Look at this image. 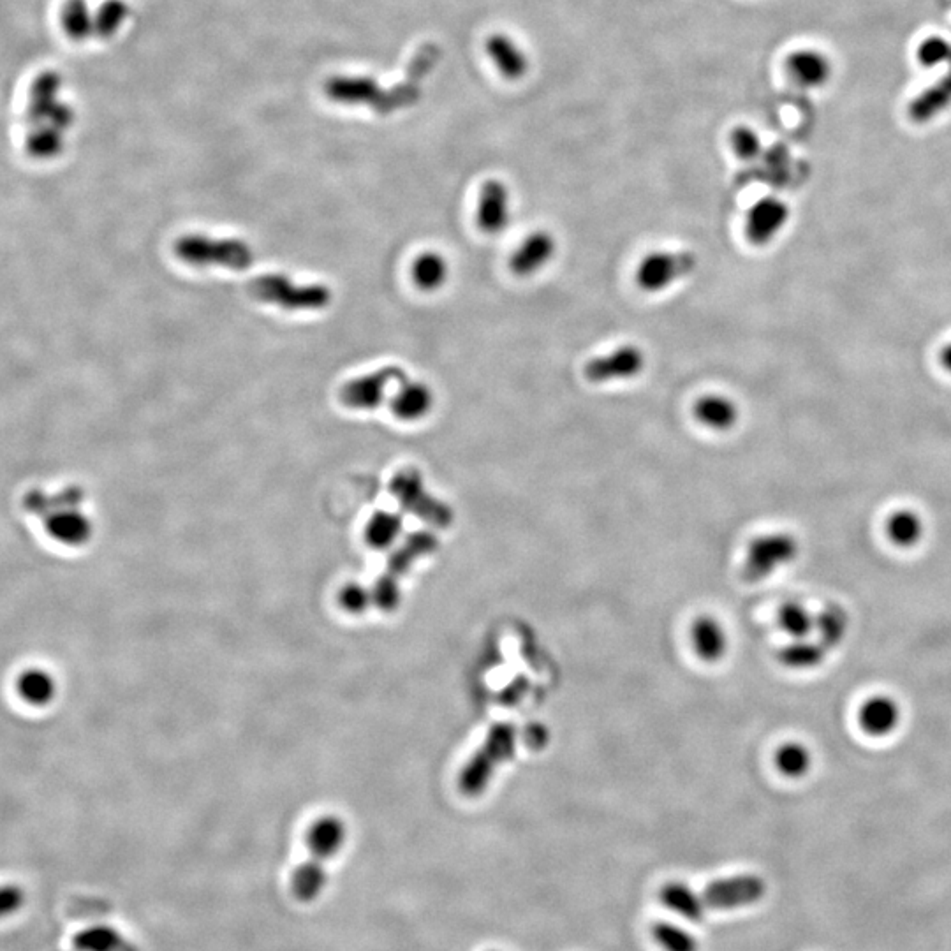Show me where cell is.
I'll return each instance as SVG.
<instances>
[{
    "label": "cell",
    "instance_id": "obj_11",
    "mask_svg": "<svg viewBox=\"0 0 951 951\" xmlns=\"http://www.w3.org/2000/svg\"><path fill=\"white\" fill-rule=\"evenodd\" d=\"M406 379V372L399 367H384L344 384L340 388V402L354 411H372L383 404L391 383H402Z\"/></svg>",
    "mask_w": 951,
    "mask_h": 951
},
{
    "label": "cell",
    "instance_id": "obj_1",
    "mask_svg": "<svg viewBox=\"0 0 951 951\" xmlns=\"http://www.w3.org/2000/svg\"><path fill=\"white\" fill-rule=\"evenodd\" d=\"M346 839L347 826L339 816L328 814L312 823L307 835L309 858L295 870L291 879V890L296 899L309 904L323 893L326 886V862L339 855Z\"/></svg>",
    "mask_w": 951,
    "mask_h": 951
},
{
    "label": "cell",
    "instance_id": "obj_2",
    "mask_svg": "<svg viewBox=\"0 0 951 951\" xmlns=\"http://www.w3.org/2000/svg\"><path fill=\"white\" fill-rule=\"evenodd\" d=\"M83 494L80 490H67L57 497L32 494L27 499V508L45 518L46 532L55 541L66 546H83L94 534L90 518L80 511Z\"/></svg>",
    "mask_w": 951,
    "mask_h": 951
},
{
    "label": "cell",
    "instance_id": "obj_33",
    "mask_svg": "<svg viewBox=\"0 0 951 951\" xmlns=\"http://www.w3.org/2000/svg\"><path fill=\"white\" fill-rule=\"evenodd\" d=\"M652 936L664 951H700L696 937L673 923L659 922L652 925Z\"/></svg>",
    "mask_w": 951,
    "mask_h": 951
},
{
    "label": "cell",
    "instance_id": "obj_31",
    "mask_svg": "<svg viewBox=\"0 0 951 951\" xmlns=\"http://www.w3.org/2000/svg\"><path fill=\"white\" fill-rule=\"evenodd\" d=\"M775 767L788 779H802L812 768V754L800 742H786L775 752Z\"/></svg>",
    "mask_w": 951,
    "mask_h": 951
},
{
    "label": "cell",
    "instance_id": "obj_16",
    "mask_svg": "<svg viewBox=\"0 0 951 951\" xmlns=\"http://www.w3.org/2000/svg\"><path fill=\"white\" fill-rule=\"evenodd\" d=\"M900 717L899 703L890 696L879 694L863 703L858 712V723L870 737L881 738L892 735L899 728Z\"/></svg>",
    "mask_w": 951,
    "mask_h": 951
},
{
    "label": "cell",
    "instance_id": "obj_15",
    "mask_svg": "<svg viewBox=\"0 0 951 951\" xmlns=\"http://www.w3.org/2000/svg\"><path fill=\"white\" fill-rule=\"evenodd\" d=\"M555 238L548 231H536L527 236L509 259V270L517 277H531L541 272L555 256Z\"/></svg>",
    "mask_w": 951,
    "mask_h": 951
},
{
    "label": "cell",
    "instance_id": "obj_14",
    "mask_svg": "<svg viewBox=\"0 0 951 951\" xmlns=\"http://www.w3.org/2000/svg\"><path fill=\"white\" fill-rule=\"evenodd\" d=\"M478 228L487 235H499L508 229L511 219L508 187L501 180H487L478 201Z\"/></svg>",
    "mask_w": 951,
    "mask_h": 951
},
{
    "label": "cell",
    "instance_id": "obj_38",
    "mask_svg": "<svg viewBox=\"0 0 951 951\" xmlns=\"http://www.w3.org/2000/svg\"><path fill=\"white\" fill-rule=\"evenodd\" d=\"M25 904L22 886L0 885V918L15 915Z\"/></svg>",
    "mask_w": 951,
    "mask_h": 951
},
{
    "label": "cell",
    "instance_id": "obj_37",
    "mask_svg": "<svg viewBox=\"0 0 951 951\" xmlns=\"http://www.w3.org/2000/svg\"><path fill=\"white\" fill-rule=\"evenodd\" d=\"M731 145L735 154L744 161H752L761 154V140L751 127H737L731 134Z\"/></svg>",
    "mask_w": 951,
    "mask_h": 951
},
{
    "label": "cell",
    "instance_id": "obj_28",
    "mask_svg": "<svg viewBox=\"0 0 951 951\" xmlns=\"http://www.w3.org/2000/svg\"><path fill=\"white\" fill-rule=\"evenodd\" d=\"M886 534L893 545L899 548H913L922 541L925 534V524L922 518L911 509H900L888 518Z\"/></svg>",
    "mask_w": 951,
    "mask_h": 951
},
{
    "label": "cell",
    "instance_id": "obj_34",
    "mask_svg": "<svg viewBox=\"0 0 951 951\" xmlns=\"http://www.w3.org/2000/svg\"><path fill=\"white\" fill-rule=\"evenodd\" d=\"M339 603L346 612L354 613V615L367 612L370 605L374 606L372 592L358 583H347L346 587H342Z\"/></svg>",
    "mask_w": 951,
    "mask_h": 951
},
{
    "label": "cell",
    "instance_id": "obj_5",
    "mask_svg": "<svg viewBox=\"0 0 951 951\" xmlns=\"http://www.w3.org/2000/svg\"><path fill=\"white\" fill-rule=\"evenodd\" d=\"M247 291L256 302L275 305L288 312H314L325 309L332 302V291L325 284H302L281 273H266L254 277Z\"/></svg>",
    "mask_w": 951,
    "mask_h": 951
},
{
    "label": "cell",
    "instance_id": "obj_7",
    "mask_svg": "<svg viewBox=\"0 0 951 951\" xmlns=\"http://www.w3.org/2000/svg\"><path fill=\"white\" fill-rule=\"evenodd\" d=\"M390 490L400 508L420 518L425 524L432 525L435 529H448L453 524V509L428 492L418 469L409 467L397 472L391 480Z\"/></svg>",
    "mask_w": 951,
    "mask_h": 951
},
{
    "label": "cell",
    "instance_id": "obj_27",
    "mask_svg": "<svg viewBox=\"0 0 951 951\" xmlns=\"http://www.w3.org/2000/svg\"><path fill=\"white\" fill-rule=\"evenodd\" d=\"M411 275L421 291H437L448 281L450 266L439 252H423L414 259Z\"/></svg>",
    "mask_w": 951,
    "mask_h": 951
},
{
    "label": "cell",
    "instance_id": "obj_9",
    "mask_svg": "<svg viewBox=\"0 0 951 951\" xmlns=\"http://www.w3.org/2000/svg\"><path fill=\"white\" fill-rule=\"evenodd\" d=\"M696 265L698 259L691 251L652 252L638 265L636 284L647 293H657L691 275Z\"/></svg>",
    "mask_w": 951,
    "mask_h": 951
},
{
    "label": "cell",
    "instance_id": "obj_29",
    "mask_svg": "<svg viewBox=\"0 0 951 951\" xmlns=\"http://www.w3.org/2000/svg\"><path fill=\"white\" fill-rule=\"evenodd\" d=\"M402 529H404V522L399 513L377 511L365 527V541L376 550H386L397 543Z\"/></svg>",
    "mask_w": 951,
    "mask_h": 951
},
{
    "label": "cell",
    "instance_id": "obj_4",
    "mask_svg": "<svg viewBox=\"0 0 951 951\" xmlns=\"http://www.w3.org/2000/svg\"><path fill=\"white\" fill-rule=\"evenodd\" d=\"M437 548H439V539L434 532L416 531L411 532L402 541V545L391 552L386 568L377 578L376 585L370 590L377 610L391 613L399 608L400 598H402L400 583L411 571L414 562L434 553Z\"/></svg>",
    "mask_w": 951,
    "mask_h": 951
},
{
    "label": "cell",
    "instance_id": "obj_26",
    "mask_svg": "<svg viewBox=\"0 0 951 951\" xmlns=\"http://www.w3.org/2000/svg\"><path fill=\"white\" fill-rule=\"evenodd\" d=\"M849 626L848 612L841 605H828L816 615L814 633H818V640L826 649L834 650L846 640Z\"/></svg>",
    "mask_w": 951,
    "mask_h": 951
},
{
    "label": "cell",
    "instance_id": "obj_19",
    "mask_svg": "<svg viewBox=\"0 0 951 951\" xmlns=\"http://www.w3.org/2000/svg\"><path fill=\"white\" fill-rule=\"evenodd\" d=\"M691 642L700 659L707 663H716L728 650V636L717 619L710 615H701L691 626Z\"/></svg>",
    "mask_w": 951,
    "mask_h": 951
},
{
    "label": "cell",
    "instance_id": "obj_25",
    "mask_svg": "<svg viewBox=\"0 0 951 951\" xmlns=\"http://www.w3.org/2000/svg\"><path fill=\"white\" fill-rule=\"evenodd\" d=\"M951 64V62H950ZM951 104V67L939 82L922 92L909 106V117L915 122H929Z\"/></svg>",
    "mask_w": 951,
    "mask_h": 951
},
{
    "label": "cell",
    "instance_id": "obj_6",
    "mask_svg": "<svg viewBox=\"0 0 951 951\" xmlns=\"http://www.w3.org/2000/svg\"><path fill=\"white\" fill-rule=\"evenodd\" d=\"M173 251L185 265L196 268L222 266L244 272L254 263L251 245L240 238H212L205 235H184L178 238Z\"/></svg>",
    "mask_w": 951,
    "mask_h": 951
},
{
    "label": "cell",
    "instance_id": "obj_24",
    "mask_svg": "<svg viewBox=\"0 0 951 951\" xmlns=\"http://www.w3.org/2000/svg\"><path fill=\"white\" fill-rule=\"evenodd\" d=\"M828 652L830 650L826 649L819 640L811 642L809 638H800L784 645L779 650V663L789 670H816L825 663Z\"/></svg>",
    "mask_w": 951,
    "mask_h": 951
},
{
    "label": "cell",
    "instance_id": "obj_8",
    "mask_svg": "<svg viewBox=\"0 0 951 951\" xmlns=\"http://www.w3.org/2000/svg\"><path fill=\"white\" fill-rule=\"evenodd\" d=\"M798 557V541L786 532L765 534L752 539L744 562V578L747 582H761L777 569L788 566Z\"/></svg>",
    "mask_w": 951,
    "mask_h": 951
},
{
    "label": "cell",
    "instance_id": "obj_17",
    "mask_svg": "<svg viewBox=\"0 0 951 951\" xmlns=\"http://www.w3.org/2000/svg\"><path fill=\"white\" fill-rule=\"evenodd\" d=\"M487 53L506 80L517 82L529 71L527 55L508 34H492L488 37Z\"/></svg>",
    "mask_w": 951,
    "mask_h": 951
},
{
    "label": "cell",
    "instance_id": "obj_18",
    "mask_svg": "<svg viewBox=\"0 0 951 951\" xmlns=\"http://www.w3.org/2000/svg\"><path fill=\"white\" fill-rule=\"evenodd\" d=\"M434 407V391L420 381H402L395 399L391 400V411L402 421H418L425 418Z\"/></svg>",
    "mask_w": 951,
    "mask_h": 951
},
{
    "label": "cell",
    "instance_id": "obj_39",
    "mask_svg": "<svg viewBox=\"0 0 951 951\" xmlns=\"http://www.w3.org/2000/svg\"><path fill=\"white\" fill-rule=\"evenodd\" d=\"M124 18H126V6L122 2H117V0H111L108 4H104L103 9H101L99 29L106 36H110L111 32H115L118 25L124 22Z\"/></svg>",
    "mask_w": 951,
    "mask_h": 951
},
{
    "label": "cell",
    "instance_id": "obj_13",
    "mask_svg": "<svg viewBox=\"0 0 951 951\" xmlns=\"http://www.w3.org/2000/svg\"><path fill=\"white\" fill-rule=\"evenodd\" d=\"M789 219V208L784 201L767 196L752 205L747 221L745 233L752 245H767L781 233Z\"/></svg>",
    "mask_w": 951,
    "mask_h": 951
},
{
    "label": "cell",
    "instance_id": "obj_22",
    "mask_svg": "<svg viewBox=\"0 0 951 951\" xmlns=\"http://www.w3.org/2000/svg\"><path fill=\"white\" fill-rule=\"evenodd\" d=\"M659 897H661L664 907H668L670 911L686 918L689 922L698 923L705 918V911H707L705 902L686 883L673 881V883L664 885Z\"/></svg>",
    "mask_w": 951,
    "mask_h": 951
},
{
    "label": "cell",
    "instance_id": "obj_32",
    "mask_svg": "<svg viewBox=\"0 0 951 951\" xmlns=\"http://www.w3.org/2000/svg\"><path fill=\"white\" fill-rule=\"evenodd\" d=\"M126 944L111 927H90L74 937L76 951H122Z\"/></svg>",
    "mask_w": 951,
    "mask_h": 951
},
{
    "label": "cell",
    "instance_id": "obj_30",
    "mask_svg": "<svg viewBox=\"0 0 951 951\" xmlns=\"http://www.w3.org/2000/svg\"><path fill=\"white\" fill-rule=\"evenodd\" d=\"M777 622L784 633L791 636L793 640H800V638H809L811 633H814L816 615L798 601H786L779 608Z\"/></svg>",
    "mask_w": 951,
    "mask_h": 951
},
{
    "label": "cell",
    "instance_id": "obj_36",
    "mask_svg": "<svg viewBox=\"0 0 951 951\" xmlns=\"http://www.w3.org/2000/svg\"><path fill=\"white\" fill-rule=\"evenodd\" d=\"M64 25L73 37L83 39L90 32L89 11L83 0H71L64 9Z\"/></svg>",
    "mask_w": 951,
    "mask_h": 951
},
{
    "label": "cell",
    "instance_id": "obj_10",
    "mask_svg": "<svg viewBox=\"0 0 951 951\" xmlns=\"http://www.w3.org/2000/svg\"><path fill=\"white\" fill-rule=\"evenodd\" d=\"M767 893V885L756 874H740L733 878L717 879L705 888L701 899L707 909L731 911L738 907L754 906Z\"/></svg>",
    "mask_w": 951,
    "mask_h": 951
},
{
    "label": "cell",
    "instance_id": "obj_12",
    "mask_svg": "<svg viewBox=\"0 0 951 951\" xmlns=\"http://www.w3.org/2000/svg\"><path fill=\"white\" fill-rule=\"evenodd\" d=\"M645 367V354L636 346H622L613 353L594 358L585 365L583 374L590 383H612L619 379H631Z\"/></svg>",
    "mask_w": 951,
    "mask_h": 951
},
{
    "label": "cell",
    "instance_id": "obj_20",
    "mask_svg": "<svg viewBox=\"0 0 951 951\" xmlns=\"http://www.w3.org/2000/svg\"><path fill=\"white\" fill-rule=\"evenodd\" d=\"M16 693L27 705L45 708L57 698L59 686L50 671L45 668H29L16 679Z\"/></svg>",
    "mask_w": 951,
    "mask_h": 951
},
{
    "label": "cell",
    "instance_id": "obj_23",
    "mask_svg": "<svg viewBox=\"0 0 951 951\" xmlns=\"http://www.w3.org/2000/svg\"><path fill=\"white\" fill-rule=\"evenodd\" d=\"M694 416L701 425L724 432L735 427L738 421V407L733 400L721 395H707L696 402Z\"/></svg>",
    "mask_w": 951,
    "mask_h": 951
},
{
    "label": "cell",
    "instance_id": "obj_3",
    "mask_svg": "<svg viewBox=\"0 0 951 951\" xmlns=\"http://www.w3.org/2000/svg\"><path fill=\"white\" fill-rule=\"evenodd\" d=\"M517 751V728L497 723L488 730L480 749L465 763L458 775V789L465 797H480L494 779L495 770L511 760Z\"/></svg>",
    "mask_w": 951,
    "mask_h": 951
},
{
    "label": "cell",
    "instance_id": "obj_40",
    "mask_svg": "<svg viewBox=\"0 0 951 951\" xmlns=\"http://www.w3.org/2000/svg\"><path fill=\"white\" fill-rule=\"evenodd\" d=\"M941 362H943L944 369L951 372V344L944 347L943 354H941Z\"/></svg>",
    "mask_w": 951,
    "mask_h": 951
},
{
    "label": "cell",
    "instance_id": "obj_21",
    "mask_svg": "<svg viewBox=\"0 0 951 951\" xmlns=\"http://www.w3.org/2000/svg\"><path fill=\"white\" fill-rule=\"evenodd\" d=\"M788 71L795 82L800 83L802 87H821L823 83L828 82L832 74V64L826 59V55L816 50H798L788 57Z\"/></svg>",
    "mask_w": 951,
    "mask_h": 951
},
{
    "label": "cell",
    "instance_id": "obj_35",
    "mask_svg": "<svg viewBox=\"0 0 951 951\" xmlns=\"http://www.w3.org/2000/svg\"><path fill=\"white\" fill-rule=\"evenodd\" d=\"M918 60L923 66L932 67L943 62H951V43L943 37L932 36L918 46Z\"/></svg>",
    "mask_w": 951,
    "mask_h": 951
}]
</instances>
